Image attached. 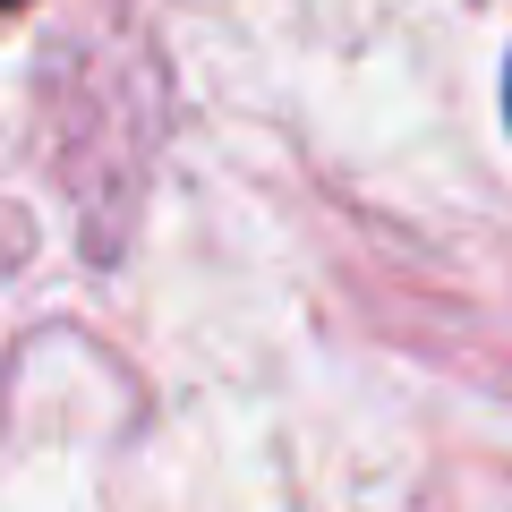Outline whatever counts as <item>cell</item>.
<instances>
[{
	"label": "cell",
	"instance_id": "obj_1",
	"mask_svg": "<svg viewBox=\"0 0 512 512\" xmlns=\"http://www.w3.org/2000/svg\"><path fill=\"white\" fill-rule=\"evenodd\" d=\"M504 111H512V86H504Z\"/></svg>",
	"mask_w": 512,
	"mask_h": 512
}]
</instances>
